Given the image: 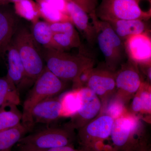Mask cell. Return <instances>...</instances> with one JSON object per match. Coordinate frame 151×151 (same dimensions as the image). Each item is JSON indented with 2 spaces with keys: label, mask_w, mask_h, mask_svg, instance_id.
Returning <instances> with one entry per match:
<instances>
[{
  "label": "cell",
  "mask_w": 151,
  "mask_h": 151,
  "mask_svg": "<svg viewBox=\"0 0 151 151\" xmlns=\"http://www.w3.org/2000/svg\"><path fill=\"white\" fill-rule=\"evenodd\" d=\"M7 63L6 76L14 84L20 91L21 89L30 85L24 66L18 52L13 42H11L6 51L5 56Z\"/></svg>",
  "instance_id": "14"
},
{
  "label": "cell",
  "mask_w": 151,
  "mask_h": 151,
  "mask_svg": "<svg viewBox=\"0 0 151 151\" xmlns=\"http://www.w3.org/2000/svg\"><path fill=\"white\" fill-rule=\"evenodd\" d=\"M40 48L47 68L65 82L73 81L76 84L81 74L94 65V59L83 52L73 54L54 49Z\"/></svg>",
  "instance_id": "1"
},
{
  "label": "cell",
  "mask_w": 151,
  "mask_h": 151,
  "mask_svg": "<svg viewBox=\"0 0 151 151\" xmlns=\"http://www.w3.org/2000/svg\"><path fill=\"white\" fill-rule=\"evenodd\" d=\"M147 0H102L95 10L98 19L105 22L116 20H148L151 9H143L141 4Z\"/></svg>",
  "instance_id": "5"
},
{
  "label": "cell",
  "mask_w": 151,
  "mask_h": 151,
  "mask_svg": "<svg viewBox=\"0 0 151 151\" xmlns=\"http://www.w3.org/2000/svg\"><path fill=\"white\" fill-rule=\"evenodd\" d=\"M62 105L61 117L72 116L78 110L80 106V99L78 89L68 92L60 98Z\"/></svg>",
  "instance_id": "24"
},
{
  "label": "cell",
  "mask_w": 151,
  "mask_h": 151,
  "mask_svg": "<svg viewBox=\"0 0 151 151\" xmlns=\"http://www.w3.org/2000/svg\"><path fill=\"white\" fill-rule=\"evenodd\" d=\"M116 93L127 102L139 89L142 81L137 64L128 60L115 72Z\"/></svg>",
  "instance_id": "10"
},
{
  "label": "cell",
  "mask_w": 151,
  "mask_h": 151,
  "mask_svg": "<svg viewBox=\"0 0 151 151\" xmlns=\"http://www.w3.org/2000/svg\"><path fill=\"white\" fill-rule=\"evenodd\" d=\"M123 41L132 36L150 32L144 21L116 20L107 22Z\"/></svg>",
  "instance_id": "17"
},
{
  "label": "cell",
  "mask_w": 151,
  "mask_h": 151,
  "mask_svg": "<svg viewBox=\"0 0 151 151\" xmlns=\"http://www.w3.org/2000/svg\"><path fill=\"white\" fill-rule=\"evenodd\" d=\"M74 130L65 126L51 127L25 135L17 144L19 151L38 150L73 145Z\"/></svg>",
  "instance_id": "4"
},
{
  "label": "cell",
  "mask_w": 151,
  "mask_h": 151,
  "mask_svg": "<svg viewBox=\"0 0 151 151\" xmlns=\"http://www.w3.org/2000/svg\"><path fill=\"white\" fill-rule=\"evenodd\" d=\"M50 25L53 33H62L76 37H79L78 32L71 22H60L50 24Z\"/></svg>",
  "instance_id": "28"
},
{
  "label": "cell",
  "mask_w": 151,
  "mask_h": 151,
  "mask_svg": "<svg viewBox=\"0 0 151 151\" xmlns=\"http://www.w3.org/2000/svg\"><path fill=\"white\" fill-rule=\"evenodd\" d=\"M67 12L71 22L80 32L86 41L94 46L96 41V31L88 14L74 3L68 0Z\"/></svg>",
  "instance_id": "15"
},
{
  "label": "cell",
  "mask_w": 151,
  "mask_h": 151,
  "mask_svg": "<svg viewBox=\"0 0 151 151\" xmlns=\"http://www.w3.org/2000/svg\"><path fill=\"white\" fill-rule=\"evenodd\" d=\"M39 9L40 17L49 24L71 22L70 17L43 0H35Z\"/></svg>",
  "instance_id": "23"
},
{
  "label": "cell",
  "mask_w": 151,
  "mask_h": 151,
  "mask_svg": "<svg viewBox=\"0 0 151 151\" xmlns=\"http://www.w3.org/2000/svg\"><path fill=\"white\" fill-rule=\"evenodd\" d=\"M20 103L19 91L14 84L6 76L0 78V108Z\"/></svg>",
  "instance_id": "19"
},
{
  "label": "cell",
  "mask_w": 151,
  "mask_h": 151,
  "mask_svg": "<svg viewBox=\"0 0 151 151\" xmlns=\"http://www.w3.org/2000/svg\"><path fill=\"white\" fill-rule=\"evenodd\" d=\"M62 105L60 98H47L35 105L22 124L31 131L36 124H49L61 118Z\"/></svg>",
  "instance_id": "12"
},
{
  "label": "cell",
  "mask_w": 151,
  "mask_h": 151,
  "mask_svg": "<svg viewBox=\"0 0 151 151\" xmlns=\"http://www.w3.org/2000/svg\"><path fill=\"white\" fill-rule=\"evenodd\" d=\"M148 34L132 36L124 40L127 56L137 65L151 63V40Z\"/></svg>",
  "instance_id": "13"
},
{
  "label": "cell",
  "mask_w": 151,
  "mask_h": 151,
  "mask_svg": "<svg viewBox=\"0 0 151 151\" xmlns=\"http://www.w3.org/2000/svg\"><path fill=\"white\" fill-rule=\"evenodd\" d=\"M134 95V98L132 100L131 104L132 112H130L132 114L135 115L137 113H142V105L140 98L137 93Z\"/></svg>",
  "instance_id": "31"
},
{
  "label": "cell",
  "mask_w": 151,
  "mask_h": 151,
  "mask_svg": "<svg viewBox=\"0 0 151 151\" xmlns=\"http://www.w3.org/2000/svg\"></svg>",
  "instance_id": "35"
},
{
  "label": "cell",
  "mask_w": 151,
  "mask_h": 151,
  "mask_svg": "<svg viewBox=\"0 0 151 151\" xmlns=\"http://www.w3.org/2000/svg\"><path fill=\"white\" fill-rule=\"evenodd\" d=\"M14 35L12 41L18 52L29 81L33 84L45 68L40 47L26 28L20 29Z\"/></svg>",
  "instance_id": "3"
},
{
  "label": "cell",
  "mask_w": 151,
  "mask_h": 151,
  "mask_svg": "<svg viewBox=\"0 0 151 151\" xmlns=\"http://www.w3.org/2000/svg\"><path fill=\"white\" fill-rule=\"evenodd\" d=\"M89 14L95 11L98 6L97 0H69Z\"/></svg>",
  "instance_id": "29"
},
{
  "label": "cell",
  "mask_w": 151,
  "mask_h": 151,
  "mask_svg": "<svg viewBox=\"0 0 151 151\" xmlns=\"http://www.w3.org/2000/svg\"><path fill=\"white\" fill-rule=\"evenodd\" d=\"M20 0H0V5H6L10 3H14Z\"/></svg>",
  "instance_id": "33"
},
{
  "label": "cell",
  "mask_w": 151,
  "mask_h": 151,
  "mask_svg": "<svg viewBox=\"0 0 151 151\" xmlns=\"http://www.w3.org/2000/svg\"><path fill=\"white\" fill-rule=\"evenodd\" d=\"M17 106L8 105L0 108V132L12 129L21 124L22 113Z\"/></svg>",
  "instance_id": "21"
},
{
  "label": "cell",
  "mask_w": 151,
  "mask_h": 151,
  "mask_svg": "<svg viewBox=\"0 0 151 151\" xmlns=\"http://www.w3.org/2000/svg\"><path fill=\"white\" fill-rule=\"evenodd\" d=\"M32 24L31 33L38 45L41 48L54 49L53 33L50 24L45 21L38 20Z\"/></svg>",
  "instance_id": "18"
},
{
  "label": "cell",
  "mask_w": 151,
  "mask_h": 151,
  "mask_svg": "<svg viewBox=\"0 0 151 151\" xmlns=\"http://www.w3.org/2000/svg\"><path fill=\"white\" fill-rule=\"evenodd\" d=\"M126 103L122 97L115 93L102 106L100 114L108 115L115 120L122 116L127 111L125 107Z\"/></svg>",
  "instance_id": "25"
},
{
  "label": "cell",
  "mask_w": 151,
  "mask_h": 151,
  "mask_svg": "<svg viewBox=\"0 0 151 151\" xmlns=\"http://www.w3.org/2000/svg\"><path fill=\"white\" fill-rule=\"evenodd\" d=\"M5 151H13L12 150H8Z\"/></svg>",
  "instance_id": "34"
},
{
  "label": "cell",
  "mask_w": 151,
  "mask_h": 151,
  "mask_svg": "<svg viewBox=\"0 0 151 151\" xmlns=\"http://www.w3.org/2000/svg\"><path fill=\"white\" fill-rule=\"evenodd\" d=\"M137 94L140 98L142 105V113L150 114L151 93L150 85L148 82H142Z\"/></svg>",
  "instance_id": "27"
},
{
  "label": "cell",
  "mask_w": 151,
  "mask_h": 151,
  "mask_svg": "<svg viewBox=\"0 0 151 151\" xmlns=\"http://www.w3.org/2000/svg\"><path fill=\"white\" fill-rule=\"evenodd\" d=\"M86 86L100 98L104 105L116 91L115 72L107 68L89 70Z\"/></svg>",
  "instance_id": "11"
},
{
  "label": "cell",
  "mask_w": 151,
  "mask_h": 151,
  "mask_svg": "<svg viewBox=\"0 0 151 151\" xmlns=\"http://www.w3.org/2000/svg\"><path fill=\"white\" fill-rule=\"evenodd\" d=\"M27 151H86L84 150H78L74 148L73 145L63 146L54 148L48 149L45 150H29Z\"/></svg>",
  "instance_id": "32"
},
{
  "label": "cell",
  "mask_w": 151,
  "mask_h": 151,
  "mask_svg": "<svg viewBox=\"0 0 151 151\" xmlns=\"http://www.w3.org/2000/svg\"><path fill=\"white\" fill-rule=\"evenodd\" d=\"M142 126L139 117L127 111L114 120L110 137L114 151H132L135 136L140 133Z\"/></svg>",
  "instance_id": "8"
},
{
  "label": "cell",
  "mask_w": 151,
  "mask_h": 151,
  "mask_svg": "<svg viewBox=\"0 0 151 151\" xmlns=\"http://www.w3.org/2000/svg\"><path fill=\"white\" fill-rule=\"evenodd\" d=\"M96 33V41L105 58L106 68L114 72L123 63L126 51L124 42L108 22L97 17L95 11L89 14Z\"/></svg>",
  "instance_id": "2"
},
{
  "label": "cell",
  "mask_w": 151,
  "mask_h": 151,
  "mask_svg": "<svg viewBox=\"0 0 151 151\" xmlns=\"http://www.w3.org/2000/svg\"><path fill=\"white\" fill-rule=\"evenodd\" d=\"M77 89L80 99V107L65 125L73 130L79 129L98 117L102 108L100 98L89 88L82 86Z\"/></svg>",
  "instance_id": "9"
},
{
  "label": "cell",
  "mask_w": 151,
  "mask_h": 151,
  "mask_svg": "<svg viewBox=\"0 0 151 151\" xmlns=\"http://www.w3.org/2000/svg\"><path fill=\"white\" fill-rule=\"evenodd\" d=\"M66 84V82L58 77L45 66L24 100L22 123L35 105L47 98L58 96L65 90Z\"/></svg>",
  "instance_id": "6"
},
{
  "label": "cell",
  "mask_w": 151,
  "mask_h": 151,
  "mask_svg": "<svg viewBox=\"0 0 151 151\" xmlns=\"http://www.w3.org/2000/svg\"><path fill=\"white\" fill-rule=\"evenodd\" d=\"M54 49L65 51L81 47L79 37H76L62 33H53Z\"/></svg>",
  "instance_id": "26"
},
{
  "label": "cell",
  "mask_w": 151,
  "mask_h": 151,
  "mask_svg": "<svg viewBox=\"0 0 151 151\" xmlns=\"http://www.w3.org/2000/svg\"><path fill=\"white\" fill-rule=\"evenodd\" d=\"M16 22L10 12L0 8V55L5 57L16 32Z\"/></svg>",
  "instance_id": "16"
},
{
  "label": "cell",
  "mask_w": 151,
  "mask_h": 151,
  "mask_svg": "<svg viewBox=\"0 0 151 151\" xmlns=\"http://www.w3.org/2000/svg\"><path fill=\"white\" fill-rule=\"evenodd\" d=\"M29 131L22 123L12 129L0 132V151L12 150Z\"/></svg>",
  "instance_id": "20"
},
{
  "label": "cell",
  "mask_w": 151,
  "mask_h": 151,
  "mask_svg": "<svg viewBox=\"0 0 151 151\" xmlns=\"http://www.w3.org/2000/svg\"><path fill=\"white\" fill-rule=\"evenodd\" d=\"M114 121L111 116L101 114L78 129V141L82 150L104 151V142L111 137Z\"/></svg>",
  "instance_id": "7"
},
{
  "label": "cell",
  "mask_w": 151,
  "mask_h": 151,
  "mask_svg": "<svg viewBox=\"0 0 151 151\" xmlns=\"http://www.w3.org/2000/svg\"><path fill=\"white\" fill-rule=\"evenodd\" d=\"M14 4L16 14L33 24L39 20L40 12L37 3L34 0H20Z\"/></svg>",
  "instance_id": "22"
},
{
  "label": "cell",
  "mask_w": 151,
  "mask_h": 151,
  "mask_svg": "<svg viewBox=\"0 0 151 151\" xmlns=\"http://www.w3.org/2000/svg\"><path fill=\"white\" fill-rule=\"evenodd\" d=\"M45 2L53 6L63 13L68 14L67 6L68 0H43Z\"/></svg>",
  "instance_id": "30"
}]
</instances>
